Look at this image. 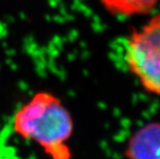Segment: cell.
Wrapping results in <instances>:
<instances>
[{"instance_id":"1","label":"cell","mask_w":160,"mask_h":159,"mask_svg":"<svg viewBox=\"0 0 160 159\" xmlns=\"http://www.w3.org/2000/svg\"><path fill=\"white\" fill-rule=\"evenodd\" d=\"M12 130L33 142L51 159H71L69 141L74 122L68 109L55 94L39 91L16 111Z\"/></svg>"},{"instance_id":"3","label":"cell","mask_w":160,"mask_h":159,"mask_svg":"<svg viewBox=\"0 0 160 159\" xmlns=\"http://www.w3.org/2000/svg\"><path fill=\"white\" fill-rule=\"evenodd\" d=\"M126 159H160V121L141 126L129 137L124 149Z\"/></svg>"},{"instance_id":"4","label":"cell","mask_w":160,"mask_h":159,"mask_svg":"<svg viewBox=\"0 0 160 159\" xmlns=\"http://www.w3.org/2000/svg\"><path fill=\"white\" fill-rule=\"evenodd\" d=\"M105 11L114 16L135 17L150 15L155 11L160 0H99Z\"/></svg>"},{"instance_id":"2","label":"cell","mask_w":160,"mask_h":159,"mask_svg":"<svg viewBox=\"0 0 160 159\" xmlns=\"http://www.w3.org/2000/svg\"><path fill=\"white\" fill-rule=\"evenodd\" d=\"M125 62L145 91L160 96V12L131 31L125 43Z\"/></svg>"}]
</instances>
